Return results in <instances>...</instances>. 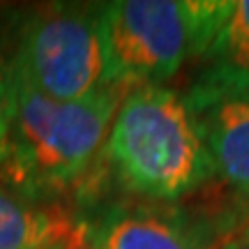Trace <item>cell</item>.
Wrapping results in <instances>:
<instances>
[{"instance_id": "cell-10", "label": "cell", "mask_w": 249, "mask_h": 249, "mask_svg": "<svg viewBox=\"0 0 249 249\" xmlns=\"http://www.w3.org/2000/svg\"><path fill=\"white\" fill-rule=\"evenodd\" d=\"M242 249H249V226L245 231V238H242Z\"/></svg>"}, {"instance_id": "cell-9", "label": "cell", "mask_w": 249, "mask_h": 249, "mask_svg": "<svg viewBox=\"0 0 249 249\" xmlns=\"http://www.w3.org/2000/svg\"><path fill=\"white\" fill-rule=\"evenodd\" d=\"M12 108H14V76H12L9 49L2 46V39H0V161H2V152H5Z\"/></svg>"}, {"instance_id": "cell-3", "label": "cell", "mask_w": 249, "mask_h": 249, "mask_svg": "<svg viewBox=\"0 0 249 249\" xmlns=\"http://www.w3.org/2000/svg\"><path fill=\"white\" fill-rule=\"evenodd\" d=\"M224 0H116L102 5L108 86H164L205 55L226 14Z\"/></svg>"}, {"instance_id": "cell-4", "label": "cell", "mask_w": 249, "mask_h": 249, "mask_svg": "<svg viewBox=\"0 0 249 249\" xmlns=\"http://www.w3.org/2000/svg\"><path fill=\"white\" fill-rule=\"evenodd\" d=\"M12 74L55 102H76L107 83L102 5L58 2L30 12L9 49Z\"/></svg>"}, {"instance_id": "cell-7", "label": "cell", "mask_w": 249, "mask_h": 249, "mask_svg": "<svg viewBox=\"0 0 249 249\" xmlns=\"http://www.w3.org/2000/svg\"><path fill=\"white\" fill-rule=\"evenodd\" d=\"M92 249H213L178 214L127 208L104 219Z\"/></svg>"}, {"instance_id": "cell-5", "label": "cell", "mask_w": 249, "mask_h": 249, "mask_svg": "<svg viewBox=\"0 0 249 249\" xmlns=\"http://www.w3.org/2000/svg\"><path fill=\"white\" fill-rule=\"evenodd\" d=\"M214 176L249 198V81L203 74L185 95Z\"/></svg>"}, {"instance_id": "cell-6", "label": "cell", "mask_w": 249, "mask_h": 249, "mask_svg": "<svg viewBox=\"0 0 249 249\" xmlns=\"http://www.w3.org/2000/svg\"><path fill=\"white\" fill-rule=\"evenodd\" d=\"M86 240L88 226L76 214L0 182V249H81Z\"/></svg>"}, {"instance_id": "cell-8", "label": "cell", "mask_w": 249, "mask_h": 249, "mask_svg": "<svg viewBox=\"0 0 249 249\" xmlns=\"http://www.w3.org/2000/svg\"><path fill=\"white\" fill-rule=\"evenodd\" d=\"M203 74L229 81H249V0H229L213 44L203 55Z\"/></svg>"}, {"instance_id": "cell-1", "label": "cell", "mask_w": 249, "mask_h": 249, "mask_svg": "<svg viewBox=\"0 0 249 249\" xmlns=\"http://www.w3.org/2000/svg\"><path fill=\"white\" fill-rule=\"evenodd\" d=\"M127 90V86H104L76 102H55L14 76L0 182L39 201L74 185L104 150Z\"/></svg>"}, {"instance_id": "cell-2", "label": "cell", "mask_w": 249, "mask_h": 249, "mask_svg": "<svg viewBox=\"0 0 249 249\" xmlns=\"http://www.w3.org/2000/svg\"><path fill=\"white\" fill-rule=\"evenodd\" d=\"M104 155L129 192L160 203L194 194L214 176L187 99L166 86L127 90Z\"/></svg>"}]
</instances>
